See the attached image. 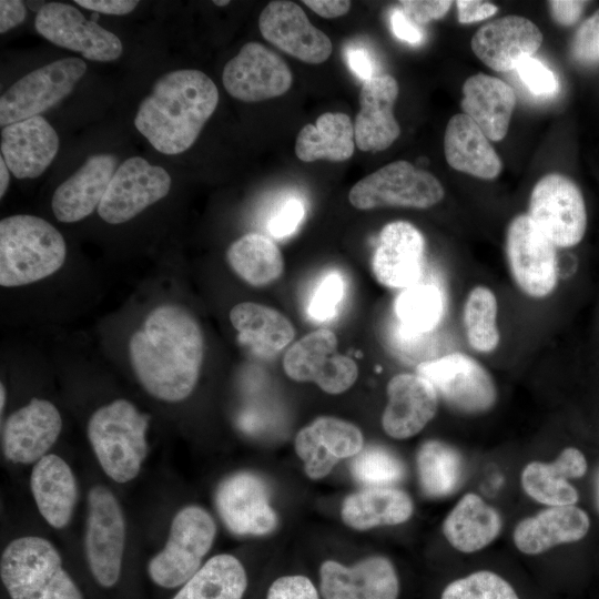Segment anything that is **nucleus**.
Returning a JSON list of instances; mask_svg holds the SVG:
<instances>
[{
	"label": "nucleus",
	"mask_w": 599,
	"mask_h": 599,
	"mask_svg": "<svg viewBox=\"0 0 599 599\" xmlns=\"http://www.w3.org/2000/svg\"><path fill=\"white\" fill-rule=\"evenodd\" d=\"M204 337L195 317L183 306L154 307L129 339L133 372L152 397L179 403L194 390L203 363Z\"/></svg>",
	"instance_id": "f257e3e1"
},
{
	"label": "nucleus",
	"mask_w": 599,
	"mask_h": 599,
	"mask_svg": "<svg viewBox=\"0 0 599 599\" xmlns=\"http://www.w3.org/2000/svg\"><path fill=\"white\" fill-rule=\"evenodd\" d=\"M217 103V88L204 72L171 71L156 80L141 102L134 124L155 150L179 154L193 145Z\"/></svg>",
	"instance_id": "f03ea898"
},
{
	"label": "nucleus",
	"mask_w": 599,
	"mask_h": 599,
	"mask_svg": "<svg viewBox=\"0 0 599 599\" xmlns=\"http://www.w3.org/2000/svg\"><path fill=\"white\" fill-rule=\"evenodd\" d=\"M65 257L63 236L42 217L17 214L0 221L1 286H24L49 277Z\"/></svg>",
	"instance_id": "7ed1b4c3"
},
{
	"label": "nucleus",
	"mask_w": 599,
	"mask_h": 599,
	"mask_svg": "<svg viewBox=\"0 0 599 599\" xmlns=\"http://www.w3.org/2000/svg\"><path fill=\"white\" fill-rule=\"evenodd\" d=\"M149 419L125 398H116L90 416V446L103 473L114 483L126 484L139 475L149 450Z\"/></svg>",
	"instance_id": "20e7f679"
},
{
	"label": "nucleus",
	"mask_w": 599,
	"mask_h": 599,
	"mask_svg": "<svg viewBox=\"0 0 599 599\" xmlns=\"http://www.w3.org/2000/svg\"><path fill=\"white\" fill-rule=\"evenodd\" d=\"M0 578L10 599H83L59 550L40 536L18 537L6 546Z\"/></svg>",
	"instance_id": "39448f33"
},
{
	"label": "nucleus",
	"mask_w": 599,
	"mask_h": 599,
	"mask_svg": "<svg viewBox=\"0 0 599 599\" xmlns=\"http://www.w3.org/2000/svg\"><path fill=\"white\" fill-rule=\"evenodd\" d=\"M215 536L216 524L207 510L197 505L181 508L164 547L148 564L150 579L165 589L181 587L202 567Z\"/></svg>",
	"instance_id": "423d86ee"
},
{
	"label": "nucleus",
	"mask_w": 599,
	"mask_h": 599,
	"mask_svg": "<svg viewBox=\"0 0 599 599\" xmlns=\"http://www.w3.org/2000/svg\"><path fill=\"white\" fill-rule=\"evenodd\" d=\"M87 504L85 559L97 583L111 588L121 576L126 541L125 517L118 498L105 486L91 487Z\"/></svg>",
	"instance_id": "0eeeda50"
},
{
	"label": "nucleus",
	"mask_w": 599,
	"mask_h": 599,
	"mask_svg": "<svg viewBox=\"0 0 599 599\" xmlns=\"http://www.w3.org/2000/svg\"><path fill=\"white\" fill-rule=\"evenodd\" d=\"M444 187L432 173L407 161L388 163L351 189L349 203L358 210L386 206L428 209L444 197Z\"/></svg>",
	"instance_id": "6e6552de"
},
{
	"label": "nucleus",
	"mask_w": 599,
	"mask_h": 599,
	"mask_svg": "<svg viewBox=\"0 0 599 599\" xmlns=\"http://www.w3.org/2000/svg\"><path fill=\"white\" fill-rule=\"evenodd\" d=\"M527 215L556 247L576 246L585 236L587 211L582 193L562 174L549 173L535 184Z\"/></svg>",
	"instance_id": "1a4fd4ad"
},
{
	"label": "nucleus",
	"mask_w": 599,
	"mask_h": 599,
	"mask_svg": "<svg viewBox=\"0 0 599 599\" xmlns=\"http://www.w3.org/2000/svg\"><path fill=\"white\" fill-rule=\"evenodd\" d=\"M85 71L82 59L64 58L26 74L0 98L1 126L40 115L67 97Z\"/></svg>",
	"instance_id": "9d476101"
},
{
	"label": "nucleus",
	"mask_w": 599,
	"mask_h": 599,
	"mask_svg": "<svg viewBox=\"0 0 599 599\" xmlns=\"http://www.w3.org/2000/svg\"><path fill=\"white\" fill-rule=\"evenodd\" d=\"M416 372L459 413H485L497 400V389L491 375L466 354L451 353L434 361L422 362Z\"/></svg>",
	"instance_id": "9b49d317"
},
{
	"label": "nucleus",
	"mask_w": 599,
	"mask_h": 599,
	"mask_svg": "<svg viewBox=\"0 0 599 599\" xmlns=\"http://www.w3.org/2000/svg\"><path fill=\"white\" fill-rule=\"evenodd\" d=\"M337 346L336 335L326 328L303 336L283 357L285 374L295 382H313L328 394L346 392L355 384L358 367Z\"/></svg>",
	"instance_id": "f8f14e48"
},
{
	"label": "nucleus",
	"mask_w": 599,
	"mask_h": 599,
	"mask_svg": "<svg viewBox=\"0 0 599 599\" xmlns=\"http://www.w3.org/2000/svg\"><path fill=\"white\" fill-rule=\"evenodd\" d=\"M506 255L511 276L528 296L546 297L558 281L556 246L528 215L511 220L506 235Z\"/></svg>",
	"instance_id": "ddd939ff"
},
{
	"label": "nucleus",
	"mask_w": 599,
	"mask_h": 599,
	"mask_svg": "<svg viewBox=\"0 0 599 599\" xmlns=\"http://www.w3.org/2000/svg\"><path fill=\"white\" fill-rule=\"evenodd\" d=\"M171 184L162 166L140 156L129 158L115 170L98 213L109 224L128 222L166 196Z\"/></svg>",
	"instance_id": "4468645a"
},
{
	"label": "nucleus",
	"mask_w": 599,
	"mask_h": 599,
	"mask_svg": "<svg viewBox=\"0 0 599 599\" xmlns=\"http://www.w3.org/2000/svg\"><path fill=\"white\" fill-rule=\"evenodd\" d=\"M35 29L53 44L80 52L85 59L109 62L122 54V42L111 31L88 20L75 7L44 3L37 13Z\"/></svg>",
	"instance_id": "2eb2a0df"
},
{
	"label": "nucleus",
	"mask_w": 599,
	"mask_h": 599,
	"mask_svg": "<svg viewBox=\"0 0 599 599\" xmlns=\"http://www.w3.org/2000/svg\"><path fill=\"white\" fill-rule=\"evenodd\" d=\"M222 81L233 98L260 102L287 92L292 72L278 54L258 42H247L225 64Z\"/></svg>",
	"instance_id": "dca6fc26"
},
{
	"label": "nucleus",
	"mask_w": 599,
	"mask_h": 599,
	"mask_svg": "<svg viewBox=\"0 0 599 599\" xmlns=\"http://www.w3.org/2000/svg\"><path fill=\"white\" fill-rule=\"evenodd\" d=\"M216 508L225 526L238 536H263L278 522L270 505L264 480L250 471H238L221 481L215 494Z\"/></svg>",
	"instance_id": "f3484780"
},
{
	"label": "nucleus",
	"mask_w": 599,
	"mask_h": 599,
	"mask_svg": "<svg viewBox=\"0 0 599 599\" xmlns=\"http://www.w3.org/2000/svg\"><path fill=\"white\" fill-rule=\"evenodd\" d=\"M61 430L62 417L57 406L34 397L7 417L2 428L3 455L13 464H35L49 454Z\"/></svg>",
	"instance_id": "a211bd4d"
},
{
	"label": "nucleus",
	"mask_w": 599,
	"mask_h": 599,
	"mask_svg": "<svg viewBox=\"0 0 599 599\" xmlns=\"http://www.w3.org/2000/svg\"><path fill=\"white\" fill-rule=\"evenodd\" d=\"M258 28L265 40L303 62L319 64L332 54L331 39L293 1L270 2L260 14Z\"/></svg>",
	"instance_id": "6ab92c4d"
},
{
	"label": "nucleus",
	"mask_w": 599,
	"mask_h": 599,
	"mask_svg": "<svg viewBox=\"0 0 599 599\" xmlns=\"http://www.w3.org/2000/svg\"><path fill=\"white\" fill-rule=\"evenodd\" d=\"M363 434L351 422L321 416L303 427L294 447L311 479L327 476L342 459L356 456L363 449Z\"/></svg>",
	"instance_id": "aec40b11"
},
{
	"label": "nucleus",
	"mask_w": 599,
	"mask_h": 599,
	"mask_svg": "<svg viewBox=\"0 0 599 599\" xmlns=\"http://www.w3.org/2000/svg\"><path fill=\"white\" fill-rule=\"evenodd\" d=\"M541 43L542 33L532 21L511 14L481 26L473 35L470 47L487 67L506 72L531 58Z\"/></svg>",
	"instance_id": "412c9836"
},
{
	"label": "nucleus",
	"mask_w": 599,
	"mask_h": 599,
	"mask_svg": "<svg viewBox=\"0 0 599 599\" xmlns=\"http://www.w3.org/2000/svg\"><path fill=\"white\" fill-rule=\"evenodd\" d=\"M324 599H397L399 582L393 564L373 556L347 567L326 560L319 569Z\"/></svg>",
	"instance_id": "4be33fe9"
},
{
	"label": "nucleus",
	"mask_w": 599,
	"mask_h": 599,
	"mask_svg": "<svg viewBox=\"0 0 599 599\" xmlns=\"http://www.w3.org/2000/svg\"><path fill=\"white\" fill-rule=\"evenodd\" d=\"M425 240L419 230L405 221L386 224L378 238L372 270L378 283L390 288H407L422 275Z\"/></svg>",
	"instance_id": "5701e85b"
},
{
	"label": "nucleus",
	"mask_w": 599,
	"mask_h": 599,
	"mask_svg": "<svg viewBox=\"0 0 599 599\" xmlns=\"http://www.w3.org/2000/svg\"><path fill=\"white\" fill-rule=\"evenodd\" d=\"M386 392L388 402L383 412L382 426L395 439L415 436L436 415L438 394L418 374L395 375L388 382Z\"/></svg>",
	"instance_id": "b1692460"
},
{
	"label": "nucleus",
	"mask_w": 599,
	"mask_h": 599,
	"mask_svg": "<svg viewBox=\"0 0 599 599\" xmlns=\"http://www.w3.org/2000/svg\"><path fill=\"white\" fill-rule=\"evenodd\" d=\"M398 91L397 81L389 74L375 75L363 83L361 109L354 123L355 143L359 150L383 151L399 136L400 128L393 113Z\"/></svg>",
	"instance_id": "393cba45"
},
{
	"label": "nucleus",
	"mask_w": 599,
	"mask_h": 599,
	"mask_svg": "<svg viewBox=\"0 0 599 599\" xmlns=\"http://www.w3.org/2000/svg\"><path fill=\"white\" fill-rule=\"evenodd\" d=\"M58 150V134L41 115L14 122L1 130V156L17 179L41 175Z\"/></svg>",
	"instance_id": "a878e982"
},
{
	"label": "nucleus",
	"mask_w": 599,
	"mask_h": 599,
	"mask_svg": "<svg viewBox=\"0 0 599 599\" xmlns=\"http://www.w3.org/2000/svg\"><path fill=\"white\" fill-rule=\"evenodd\" d=\"M116 170L111 154L90 156L53 193L51 207L58 221L74 223L98 210Z\"/></svg>",
	"instance_id": "bb28decb"
},
{
	"label": "nucleus",
	"mask_w": 599,
	"mask_h": 599,
	"mask_svg": "<svg viewBox=\"0 0 599 599\" xmlns=\"http://www.w3.org/2000/svg\"><path fill=\"white\" fill-rule=\"evenodd\" d=\"M30 490L42 518L54 529L65 528L78 502V484L70 465L48 454L33 464Z\"/></svg>",
	"instance_id": "cd10ccee"
},
{
	"label": "nucleus",
	"mask_w": 599,
	"mask_h": 599,
	"mask_svg": "<svg viewBox=\"0 0 599 599\" xmlns=\"http://www.w3.org/2000/svg\"><path fill=\"white\" fill-rule=\"evenodd\" d=\"M590 527L588 514L575 505L549 506L520 520L512 538L517 549L538 555L562 544L582 539Z\"/></svg>",
	"instance_id": "c85d7f7f"
},
{
	"label": "nucleus",
	"mask_w": 599,
	"mask_h": 599,
	"mask_svg": "<svg viewBox=\"0 0 599 599\" xmlns=\"http://www.w3.org/2000/svg\"><path fill=\"white\" fill-rule=\"evenodd\" d=\"M460 106L491 141L502 140L516 105L514 89L505 81L477 73L463 84Z\"/></svg>",
	"instance_id": "c756f323"
},
{
	"label": "nucleus",
	"mask_w": 599,
	"mask_h": 599,
	"mask_svg": "<svg viewBox=\"0 0 599 599\" xmlns=\"http://www.w3.org/2000/svg\"><path fill=\"white\" fill-rule=\"evenodd\" d=\"M587 468L585 455L576 447H567L552 463L531 461L526 465L521 473V486L530 498L540 504L575 505L579 495L568 479L582 477Z\"/></svg>",
	"instance_id": "7c9ffc66"
},
{
	"label": "nucleus",
	"mask_w": 599,
	"mask_h": 599,
	"mask_svg": "<svg viewBox=\"0 0 599 599\" xmlns=\"http://www.w3.org/2000/svg\"><path fill=\"white\" fill-rule=\"evenodd\" d=\"M444 152L453 169L479 179H496L502 169L489 139L465 113L449 119L444 135Z\"/></svg>",
	"instance_id": "2f4dec72"
},
{
	"label": "nucleus",
	"mask_w": 599,
	"mask_h": 599,
	"mask_svg": "<svg viewBox=\"0 0 599 599\" xmlns=\"http://www.w3.org/2000/svg\"><path fill=\"white\" fill-rule=\"evenodd\" d=\"M502 528L496 508L477 494L464 495L443 522V534L458 551L470 554L493 542Z\"/></svg>",
	"instance_id": "473e14b6"
},
{
	"label": "nucleus",
	"mask_w": 599,
	"mask_h": 599,
	"mask_svg": "<svg viewBox=\"0 0 599 599\" xmlns=\"http://www.w3.org/2000/svg\"><path fill=\"white\" fill-rule=\"evenodd\" d=\"M413 500L395 487H367L348 495L341 508L344 524L356 530L394 526L413 515Z\"/></svg>",
	"instance_id": "72a5a7b5"
},
{
	"label": "nucleus",
	"mask_w": 599,
	"mask_h": 599,
	"mask_svg": "<svg viewBox=\"0 0 599 599\" xmlns=\"http://www.w3.org/2000/svg\"><path fill=\"white\" fill-rule=\"evenodd\" d=\"M230 321L238 333V341L264 357L281 352L288 345L295 329L278 311L254 302H242L230 311Z\"/></svg>",
	"instance_id": "f704fd0d"
},
{
	"label": "nucleus",
	"mask_w": 599,
	"mask_h": 599,
	"mask_svg": "<svg viewBox=\"0 0 599 599\" xmlns=\"http://www.w3.org/2000/svg\"><path fill=\"white\" fill-rule=\"evenodd\" d=\"M354 125L343 112H325L315 124L304 125L297 134L295 154L304 162L348 160L355 148Z\"/></svg>",
	"instance_id": "c9c22d12"
},
{
	"label": "nucleus",
	"mask_w": 599,
	"mask_h": 599,
	"mask_svg": "<svg viewBox=\"0 0 599 599\" xmlns=\"http://www.w3.org/2000/svg\"><path fill=\"white\" fill-rule=\"evenodd\" d=\"M246 571L233 555L220 554L205 561L172 599H242Z\"/></svg>",
	"instance_id": "e433bc0d"
},
{
	"label": "nucleus",
	"mask_w": 599,
	"mask_h": 599,
	"mask_svg": "<svg viewBox=\"0 0 599 599\" xmlns=\"http://www.w3.org/2000/svg\"><path fill=\"white\" fill-rule=\"evenodd\" d=\"M226 261L241 280L256 287L276 281L284 270L278 247L258 233H247L235 240L226 251Z\"/></svg>",
	"instance_id": "4c0bfd02"
},
{
	"label": "nucleus",
	"mask_w": 599,
	"mask_h": 599,
	"mask_svg": "<svg viewBox=\"0 0 599 599\" xmlns=\"http://www.w3.org/2000/svg\"><path fill=\"white\" fill-rule=\"evenodd\" d=\"M416 466L420 489L429 498H443L456 493L464 479L461 454L440 440L430 439L422 444L416 455Z\"/></svg>",
	"instance_id": "58836bf2"
},
{
	"label": "nucleus",
	"mask_w": 599,
	"mask_h": 599,
	"mask_svg": "<svg viewBox=\"0 0 599 599\" xmlns=\"http://www.w3.org/2000/svg\"><path fill=\"white\" fill-rule=\"evenodd\" d=\"M444 309L441 292L432 284H415L400 292L395 313L402 331L409 335L430 332L440 321Z\"/></svg>",
	"instance_id": "ea45409f"
},
{
	"label": "nucleus",
	"mask_w": 599,
	"mask_h": 599,
	"mask_svg": "<svg viewBox=\"0 0 599 599\" xmlns=\"http://www.w3.org/2000/svg\"><path fill=\"white\" fill-rule=\"evenodd\" d=\"M497 298L486 286L474 287L465 302L463 321L467 341L473 349L490 353L499 344Z\"/></svg>",
	"instance_id": "a19ab883"
},
{
	"label": "nucleus",
	"mask_w": 599,
	"mask_h": 599,
	"mask_svg": "<svg viewBox=\"0 0 599 599\" xmlns=\"http://www.w3.org/2000/svg\"><path fill=\"white\" fill-rule=\"evenodd\" d=\"M351 470L357 481L369 487H393L406 473L402 459L380 446L362 449L354 456Z\"/></svg>",
	"instance_id": "79ce46f5"
},
{
	"label": "nucleus",
	"mask_w": 599,
	"mask_h": 599,
	"mask_svg": "<svg viewBox=\"0 0 599 599\" xmlns=\"http://www.w3.org/2000/svg\"><path fill=\"white\" fill-rule=\"evenodd\" d=\"M441 599H519L514 588L499 575L480 570L450 582Z\"/></svg>",
	"instance_id": "37998d69"
},
{
	"label": "nucleus",
	"mask_w": 599,
	"mask_h": 599,
	"mask_svg": "<svg viewBox=\"0 0 599 599\" xmlns=\"http://www.w3.org/2000/svg\"><path fill=\"white\" fill-rule=\"evenodd\" d=\"M345 293V281L337 272L328 273L318 283L308 305L307 313L311 318L325 322L334 317L336 309Z\"/></svg>",
	"instance_id": "c03bdc74"
},
{
	"label": "nucleus",
	"mask_w": 599,
	"mask_h": 599,
	"mask_svg": "<svg viewBox=\"0 0 599 599\" xmlns=\"http://www.w3.org/2000/svg\"><path fill=\"white\" fill-rule=\"evenodd\" d=\"M570 53L573 60L582 65L599 64V9L577 29Z\"/></svg>",
	"instance_id": "a18cd8bd"
},
{
	"label": "nucleus",
	"mask_w": 599,
	"mask_h": 599,
	"mask_svg": "<svg viewBox=\"0 0 599 599\" xmlns=\"http://www.w3.org/2000/svg\"><path fill=\"white\" fill-rule=\"evenodd\" d=\"M520 80L528 90L538 97H549L559 89V83L554 72L541 61L528 58L516 68Z\"/></svg>",
	"instance_id": "49530a36"
},
{
	"label": "nucleus",
	"mask_w": 599,
	"mask_h": 599,
	"mask_svg": "<svg viewBox=\"0 0 599 599\" xmlns=\"http://www.w3.org/2000/svg\"><path fill=\"white\" fill-rule=\"evenodd\" d=\"M305 215L304 204L295 197L283 202L274 212L267 223V230L275 238H283L293 234Z\"/></svg>",
	"instance_id": "de8ad7c7"
},
{
	"label": "nucleus",
	"mask_w": 599,
	"mask_h": 599,
	"mask_svg": "<svg viewBox=\"0 0 599 599\" xmlns=\"http://www.w3.org/2000/svg\"><path fill=\"white\" fill-rule=\"evenodd\" d=\"M266 599H319L313 582L305 576H284L268 588Z\"/></svg>",
	"instance_id": "09e8293b"
},
{
	"label": "nucleus",
	"mask_w": 599,
	"mask_h": 599,
	"mask_svg": "<svg viewBox=\"0 0 599 599\" xmlns=\"http://www.w3.org/2000/svg\"><path fill=\"white\" fill-rule=\"evenodd\" d=\"M399 3L405 16L418 27L443 18L451 6L449 0H404Z\"/></svg>",
	"instance_id": "8fccbe9b"
},
{
	"label": "nucleus",
	"mask_w": 599,
	"mask_h": 599,
	"mask_svg": "<svg viewBox=\"0 0 599 599\" xmlns=\"http://www.w3.org/2000/svg\"><path fill=\"white\" fill-rule=\"evenodd\" d=\"M344 57L351 71L364 82L375 77L374 60L366 48L351 43L345 47Z\"/></svg>",
	"instance_id": "3c124183"
},
{
	"label": "nucleus",
	"mask_w": 599,
	"mask_h": 599,
	"mask_svg": "<svg viewBox=\"0 0 599 599\" xmlns=\"http://www.w3.org/2000/svg\"><path fill=\"white\" fill-rule=\"evenodd\" d=\"M389 23L394 35L409 44L416 45L423 42L424 33L422 29L412 22L403 12L395 9L389 16Z\"/></svg>",
	"instance_id": "603ef678"
},
{
	"label": "nucleus",
	"mask_w": 599,
	"mask_h": 599,
	"mask_svg": "<svg viewBox=\"0 0 599 599\" xmlns=\"http://www.w3.org/2000/svg\"><path fill=\"white\" fill-rule=\"evenodd\" d=\"M456 4L460 23H473L488 19L498 10L494 3L480 0H458Z\"/></svg>",
	"instance_id": "864d4df0"
},
{
	"label": "nucleus",
	"mask_w": 599,
	"mask_h": 599,
	"mask_svg": "<svg viewBox=\"0 0 599 599\" xmlns=\"http://www.w3.org/2000/svg\"><path fill=\"white\" fill-rule=\"evenodd\" d=\"M586 1L554 0L548 6L552 19L561 26H572L581 17L586 7Z\"/></svg>",
	"instance_id": "5fc2aeb1"
},
{
	"label": "nucleus",
	"mask_w": 599,
	"mask_h": 599,
	"mask_svg": "<svg viewBox=\"0 0 599 599\" xmlns=\"http://www.w3.org/2000/svg\"><path fill=\"white\" fill-rule=\"evenodd\" d=\"M75 3L104 14L123 16L135 9V0H75Z\"/></svg>",
	"instance_id": "6e6d98bb"
},
{
	"label": "nucleus",
	"mask_w": 599,
	"mask_h": 599,
	"mask_svg": "<svg viewBox=\"0 0 599 599\" xmlns=\"http://www.w3.org/2000/svg\"><path fill=\"white\" fill-rule=\"evenodd\" d=\"M26 8L19 0L0 1V32L4 33L19 26L26 18Z\"/></svg>",
	"instance_id": "4d7b16f0"
},
{
	"label": "nucleus",
	"mask_w": 599,
	"mask_h": 599,
	"mask_svg": "<svg viewBox=\"0 0 599 599\" xmlns=\"http://www.w3.org/2000/svg\"><path fill=\"white\" fill-rule=\"evenodd\" d=\"M303 3L326 19L346 14L352 4L348 0H304Z\"/></svg>",
	"instance_id": "13d9d810"
},
{
	"label": "nucleus",
	"mask_w": 599,
	"mask_h": 599,
	"mask_svg": "<svg viewBox=\"0 0 599 599\" xmlns=\"http://www.w3.org/2000/svg\"><path fill=\"white\" fill-rule=\"evenodd\" d=\"M9 171L10 170L8 169L3 158L1 156L0 158V197H3L8 189V185L10 182Z\"/></svg>",
	"instance_id": "bf43d9fd"
},
{
	"label": "nucleus",
	"mask_w": 599,
	"mask_h": 599,
	"mask_svg": "<svg viewBox=\"0 0 599 599\" xmlns=\"http://www.w3.org/2000/svg\"><path fill=\"white\" fill-rule=\"evenodd\" d=\"M6 400H7L6 387L1 383V385H0V409H1V414L3 413V408L6 406Z\"/></svg>",
	"instance_id": "052dcab7"
},
{
	"label": "nucleus",
	"mask_w": 599,
	"mask_h": 599,
	"mask_svg": "<svg viewBox=\"0 0 599 599\" xmlns=\"http://www.w3.org/2000/svg\"><path fill=\"white\" fill-rule=\"evenodd\" d=\"M596 499H597V505H598V508H599V469H598L597 476H596Z\"/></svg>",
	"instance_id": "680f3d73"
},
{
	"label": "nucleus",
	"mask_w": 599,
	"mask_h": 599,
	"mask_svg": "<svg viewBox=\"0 0 599 599\" xmlns=\"http://www.w3.org/2000/svg\"><path fill=\"white\" fill-rule=\"evenodd\" d=\"M214 3H215L216 6H226V4L230 3V1H227V0H223V1H217V0H215Z\"/></svg>",
	"instance_id": "e2e57ef3"
}]
</instances>
